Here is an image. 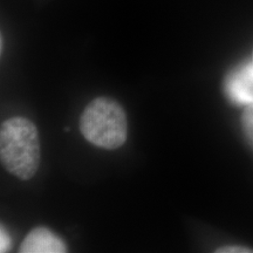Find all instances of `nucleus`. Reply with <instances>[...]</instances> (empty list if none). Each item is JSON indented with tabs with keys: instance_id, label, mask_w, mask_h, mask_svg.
Segmentation results:
<instances>
[{
	"instance_id": "obj_1",
	"label": "nucleus",
	"mask_w": 253,
	"mask_h": 253,
	"mask_svg": "<svg viewBox=\"0 0 253 253\" xmlns=\"http://www.w3.org/2000/svg\"><path fill=\"white\" fill-rule=\"evenodd\" d=\"M0 157L4 168L27 181L36 175L40 162V142L36 126L25 118H11L0 129Z\"/></svg>"
},
{
	"instance_id": "obj_2",
	"label": "nucleus",
	"mask_w": 253,
	"mask_h": 253,
	"mask_svg": "<svg viewBox=\"0 0 253 253\" xmlns=\"http://www.w3.org/2000/svg\"><path fill=\"white\" fill-rule=\"evenodd\" d=\"M80 130L91 144L103 149H118L128 134L125 110L109 97H97L82 112Z\"/></svg>"
},
{
	"instance_id": "obj_3",
	"label": "nucleus",
	"mask_w": 253,
	"mask_h": 253,
	"mask_svg": "<svg viewBox=\"0 0 253 253\" xmlns=\"http://www.w3.org/2000/svg\"><path fill=\"white\" fill-rule=\"evenodd\" d=\"M224 93L236 106L253 104V61L240 63L224 79Z\"/></svg>"
},
{
	"instance_id": "obj_4",
	"label": "nucleus",
	"mask_w": 253,
	"mask_h": 253,
	"mask_svg": "<svg viewBox=\"0 0 253 253\" xmlns=\"http://www.w3.org/2000/svg\"><path fill=\"white\" fill-rule=\"evenodd\" d=\"M66 244L54 232L46 227L33 229L25 237L21 243V253H63L66 252Z\"/></svg>"
},
{
	"instance_id": "obj_5",
	"label": "nucleus",
	"mask_w": 253,
	"mask_h": 253,
	"mask_svg": "<svg viewBox=\"0 0 253 253\" xmlns=\"http://www.w3.org/2000/svg\"><path fill=\"white\" fill-rule=\"evenodd\" d=\"M240 122H242V129L246 140L253 148V104L246 106L245 110L243 112Z\"/></svg>"
},
{
	"instance_id": "obj_6",
	"label": "nucleus",
	"mask_w": 253,
	"mask_h": 253,
	"mask_svg": "<svg viewBox=\"0 0 253 253\" xmlns=\"http://www.w3.org/2000/svg\"><path fill=\"white\" fill-rule=\"evenodd\" d=\"M217 253H251L253 252L252 249L243 248V246H224L219 248L216 251Z\"/></svg>"
},
{
	"instance_id": "obj_7",
	"label": "nucleus",
	"mask_w": 253,
	"mask_h": 253,
	"mask_svg": "<svg viewBox=\"0 0 253 253\" xmlns=\"http://www.w3.org/2000/svg\"><path fill=\"white\" fill-rule=\"evenodd\" d=\"M9 242H11V239H9L7 232L1 227V231H0V251H7L9 248Z\"/></svg>"
},
{
	"instance_id": "obj_8",
	"label": "nucleus",
	"mask_w": 253,
	"mask_h": 253,
	"mask_svg": "<svg viewBox=\"0 0 253 253\" xmlns=\"http://www.w3.org/2000/svg\"><path fill=\"white\" fill-rule=\"evenodd\" d=\"M252 61H253V53H252Z\"/></svg>"
}]
</instances>
